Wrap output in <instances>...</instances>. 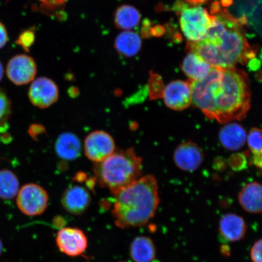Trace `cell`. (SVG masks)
Segmentation results:
<instances>
[{"mask_svg":"<svg viewBox=\"0 0 262 262\" xmlns=\"http://www.w3.org/2000/svg\"><path fill=\"white\" fill-rule=\"evenodd\" d=\"M212 68L204 58L194 52H188L182 64V70L190 81L204 80Z\"/></svg>","mask_w":262,"mask_h":262,"instance_id":"cell-16","label":"cell"},{"mask_svg":"<svg viewBox=\"0 0 262 262\" xmlns=\"http://www.w3.org/2000/svg\"><path fill=\"white\" fill-rule=\"evenodd\" d=\"M57 247L62 253L70 257L83 254L88 247V238L81 229L66 227L60 229L56 236Z\"/></svg>","mask_w":262,"mask_h":262,"instance_id":"cell-11","label":"cell"},{"mask_svg":"<svg viewBox=\"0 0 262 262\" xmlns=\"http://www.w3.org/2000/svg\"><path fill=\"white\" fill-rule=\"evenodd\" d=\"M141 20L139 10L133 6L124 5L118 8L115 12L114 22L118 29L130 31L138 26Z\"/></svg>","mask_w":262,"mask_h":262,"instance_id":"cell-21","label":"cell"},{"mask_svg":"<svg viewBox=\"0 0 262 262\" xmlns=\"http://www.w3.org/2000/svg\"><path fill=\"white\" fill-rule=\"evenodd\" d=\"M94 171L98 184L114 194L141 178L142 160L133 148L115 151L96 163Z\"/></svg>","mask_w":262,"mask_h":262,"instance_id":"cell-4","label":"cell"},{"mask_svg":"<svg viewBox=\"0 0 262 262\" xmlns=\"http://www.w3.org/2000/svg\"><path fill=\"white\" fill-rule=\"evenodd\" d=\"M91 196L86 188L73 185L65 190L61 198V205L66 211L73 215H80L91 205Z\"/></svg>","mask_w":262,"mask_h":262,"instance_id":"cell-13","label":"cell"},{"mask_svg":"<svg viewBox=\"0 0 262 262\" xmlns=\"http://www.w3.org/2000/svg\"><path fill=\"white\" fill-rule=\"evenodd\" d=\"M19 180L14 172L8 169L0 171V198L14 199L19 191Z\"/></svg>","mask_w":262,"mask_h":262,"instance_id":"cell-22","label":"cell"},{"mask_svg":"<svg viewBox=\"0 0 262 262\" xmlns=\"http://www.w3.org/2000/svg\"><path fill=\"white\" fill-rule=\"evenodd\" d=\"M49 195L46 190L35 183H29L19 189L16 195V205L26 215L37 216L42 214L48 205Z\"/></svg>","mask_w":262,"mask_h":262,"instance_id":"cell-6","label":"cell"},{"mask_svg":"<svg viewBox=\"0 0 262 262\" xmlns=\"http://www.w3.org/2000/svg\"><path fill=\"white\" fill-rule=\"evenodd\" d=\"M162 97L165 105L173 111H182L192 103V90L191 82L176 80L163 88Z\"/></svg>","mask_w":262,"mask_h":262,"instance_id":"cell-9","label":"cell"},{"mask_svg":"<svg viewBox=\"0 0 262 262\" xmlns=\"http://www.w3.org/2000/svg\"><path fill=\"white\" fill-rule=\"evenodd\" d=\"M3 74H4V69H3L2 62L0 61V82H1L3 79Z\"/></svg>","mask_w":262,"mask_h":262,"instance_id":"cell-28","label":"cell"},{"mask_svg":"<svg viewBox=\"0 0 262 262\" xmlns=\"http://www.w3.org/2000/svg\"><path fill=\"white\" fill-rule=\"evenodd\" d=\"M238 201L244 211L250 214H260L262 211V188L259 183H247L238 192Z\"/></svg>","mask_w":262,"mask_h":262,"instance_id":"cell-15","label":"cell"},{"mask_svg":"<svg viewBox=\"0 0 262 262\" xmlns=\"http://www.w3.org/2000/svg\"><path fill=\"white\" fill-rule=\"evenodd\" d=\"M32 82L28 95L33 105L45 109L56 102L59 97V90L53 80L42 77Z\"/></svg>","mask_w":262,"mask_h":262,"instance_id":"cell-10","label":"cell"},{"mask_svg":"<svg viewBox=\"0 0 262 262\" xmlns=\"http://www.w3.org/2000/svg\"><path fill=\"white\" fill-rule=\"evenodd\" d=\"M211 16L205 37L199 41H188L186 52H194L212 67L222 69L234 68L254 58L255 52L248 43L240 21L226 9H221Z\"/></svg>","mask_w":262,"mask_h":262,"instance_id":"cell-2","label":"cell"},{"mask_svg":"<svg viewBox=\"0 0 262 262\" xmlns=\"http://www.w3.org/2000/svg\"><path fill=\"white\" fill-rule=\"evenodd\" d=\"M3 251V242L1 241V239H0V256H1Z\"/></svg>","mask_w":262,"mask_h":262,"instance_id":"cell-30","label":"cell"},{"mask_svg":"<svg viewBox=\"0 0 262 262\" xmlns=\"http://www.w3.org/2000/svg\"><path fill=\"white\" fill-rule=\"evenodd\" d=\"M55 149L60 158L67 161L77 159L81 155V144L77 136L71 133H64L58 137Z\"/></svg>","mask_w":262,"mask_h":262,"instance_id":"cell-18","label":"cell"},{"mask_svg":"<svg viewBox=\"0 0 262 262\" xmlns=\"http://www.w3.org/2000/svg\"><path fill=\"white\" fill-rule=\"evenodd\" d=\"M84 151L88 159L100 163L116 151V143L105 131H94L84 140Z\"/></svg>","mask_w":262,"mask_h":262,"instance_id":"cell-7","label":"cell"},{"mask_svg":"<svg viewBox=\"0 0 262 262\" xmlns=\"http://www.w3.org/2000/svg\"><path fill=\"white\" fill-rule=\"evenodd\" d=\"M219 133V140L222 145L229 150L242 148L247 141V134L241 124L235 122L224 124Z\"/></svg>","mask_w":262,"mask_h":262,"instance_id":"cell-17","label":"cell"},{"mask_svg":"<svg viewBox=\"0 0 262 262\" xmlns=\"http://www.w3.org/2000/svg\"><path fill=\"white\" fill-rule=\"evenodd\" d=\"M204 155L196 144L188 142L181 144L175 150L173 160L177 166L183 171H196L204 161Z\"/></svg>","mask_w":262,"mask_h":262,"instance_id":"cell-12","label":"cell"},{"mask_svg":"<svg viewBox=\"0 0 262 262\" xmlns=\"http://www.w3.org/2000/svg\"><path fill=\"white\" fill-rule=\"evenodd\" d=\"M37 67L35 60L29 55H16L10 60L6 67V74L13 83L21 86L35 79Z\"/></svg>","mask_w":262,"mask_h":262,"instance_id":"cell-8","label":"cell"},{"mask_svg":"<svg viewBox=\"0 0 262 262\" xmlns=\"http://www.w3.org/2000/svg\"><path fill=\"white\" fill-rule=\"evenodd\" d=\"M249 148L253 153V162L254 165L261 168L262 140L261 130L257 127L252 128L247 137Z\"/></svg>","mask_w":262,"mask_h":262,"instance_id":"cell-23","label":"cell"},{"mask_svg":"<svg viewBox=\"0 0 262 262\" xmlns=\"http://www.w3.org/2000/svg\"><path fill=\"white\" fill-rule=\"evenodd\" d=\"M113 195L112 214L115 224L122 229L145 225L160 204L158 183L152 175L142 177Z\"/></svg>","mask_w":262,"mask_h":262,"instance_id":"cell-3","label":"cell"},{"mask_svg":"<svg viewBox=\"0 0 262 262\" xmlns=\"http://www.w3.org/2000/svg\"><path fill=\"white\" fill-rule=\"evenodd\" d=\"M248 226L244 219L235 213H228L219 221V231L223 238L228 242H237L247 234Z\"/></svg>","mask_w":262,"mask_h":262,"instance_id":"cell-14","label":"cell"},{"mask_svg":"<svg viewBox=\"0 0 262 262\" xmlns=\"http://www.w3.org/2000/svg\"><path fill=\"white\" fill-rule=\"evenodd\" d=\"M142 41L136 32L124 31L117 36L114 48L120 55L130 58L135 56L142 48Z\"/></svg>","mask_w":262,"mask_h":262,"instance_id":"cell-20","label":"cell"},{"mask_svg":"<svg viewBox=\"0 0 262 262\" xmlns=\"http://www.w3.org/2000/svg\"><path fill=\"white\" fill-rule=\"evenodd\" d=\"M190 82L192 103L208 119L225 124L247 116L251 92L250 80L244 71L213 67L204 80Z\"/></svg>","mask_w":262,"mask_h":262,"instance_id":"cell-1","label":"cell"},{"mask_svg":"<svg viewBox=\"0 0 262 262\" xmlns=\"http://www.w3.org/2000/svg\"><path fill=\"white\" fill-rule=\"evenodd\" d=\"M9 40L8 33L4 25L0 21V49L4 48Z\"/></svg>","mask_w":262,"mask_h":262,"instance_id":"cell-27","label":"cell"},{"mask_svg":"<svg viewBox=\"0 0 262 262\" xmlns=\"http://www.w3.org/2000/svg\"><path fill=\"white\" fill-rule=\"evenodd\" d=\"M261 239L255 242L250 250V258L252 262H262Z\"/></svg>","mask_w":262,"mask_h":262,"instance_id":"cell-26","label":"cell"},{"mask_svg":"<svg viewBox=\"0 0 262 262\" xmlns=\"http://www.w3.org/2000/svg\"><path fill=\"white\" fill-rule=\"evenodd\" d=\"M129 254L134 262H152L156 257V246L149 237H137L130 244Z\"/></svg>","mask_w":262,"mask_h":262,"instance_id":"cell-19","label":"cell"},{"mask_svg":"<svg viewBox=\"0 0 262 262\" xmlns=\"http://www.w3.org/2000/svg\"><path fill=\"white\" fill-rule=\"evenodd\" d=\"M174 9L179 16L180 28L188 41L203 40L211 25V16L207 10L194 3L186 4L182 1L176 3Z\"/></svg>","mask_w":262,"mask_h":262,"instance_id":"cell-5","label":"cell"},{"mask_svg":"<svg viewBox=\"0 0 262 262\" xmlns=\"http://www.w3.org/2000/svg\"><path fill=\"white\" fill-rule=\"evenodd\" d=\"M119 262H126V261H119Z\"/></svg>","mask_w":262,"mask_h":262,"instance_id":"cell-31","label":"cell"},{"mask_svg":"<svg viewBox=\"0 0 262 262\" xmlns=\"http://www.w3.org/2000/svg\"><path fill=\"white\" fill-rule=\"evenodd\" d=\"M35 40V33L34 29H29L23 31L19 35L16 43L21 47L26 52H29V49L34 45Z\"/></svg>","mask_w":262,"mask_h":262,"instance_id":"cell-25","label":"cell"},{"mask_svg":"<svg viewBox=\"0 0 262 262\" xmlns=\"http://www.w3.org/2000/svg\"><path fill=\"white\" fill-rule=\"evenodd\" d=\"M222 5L224 6H228L229 5H230L231 3H232V0H222Z\"/></svg>","mask_w":262,"mask_h":262,"instance_id":"cell-29","label":"cell"},{"mask_svg":"<svg viewBox=\"0 0 262 262\" xmlns=\"http://www.w3.org/2000/svg\"><path fill=\"white\" fill-rule=\"evenodd\" d=\"M11 113V101L5 91L0 88V132L8 127L7 122Z\"/></svg>","mask_w":262,"mask_h":262,"instance_id":"cell-24","label":"cell"}]
</instances>
